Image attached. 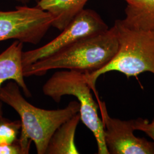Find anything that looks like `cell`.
Listing matches in <instances>:
<instances>
[{
    "instance_id": "obj_2",
    "label": "cell",
    "mask_w": 154,
    "mask_h": 154,
    "mask_svg": "<svg viewBox=\"0 0 154 154\" xmlns=\"http://www.w3.org/2000/svg\"><path fill=\"white\" fill-rule=\"evenodd\" d=\"M0 100L9 105L21 118V128L18 142L23 154L29 153L33 142L38 154H45L50 138L62 124L79 112L80 104L70 102L62 109L45 110L29 103L22 96L20 88L11 81L0 88Z\"/></svg>"
},
{
    "instance_id": "obj_9",
    "label": "cell",
    "mask_w": 154,
    "mask_h": 154,
    "mask_svg": "<svg viewBox=\"0 0 154 154\" xmlns=\"http://www.w3.org/2000/svg\"><path fill=\"white\" fill-rule=\"evenodd\" d=\"M88 0H38L37 7L53 17L52 26L62 31L84 9Z\"/></svg>"
},
{
    "instance_id": "obj_6",
    "label": "cell",
    "mask_w": 154,
    "mask_h": 154,
    "mask_svg": "<svg viewBox=\"0 0 154 154\" xmlns=\"http://www.w3.org/2000/svg\"><path fill=\"white\" fill-rule=\"evenodd\" d=\"M109 29L107 24L96 11L91 9H83L55 38L35 49L23 51V66H28L81 39L103 32Z\"/></svg>"
},
{
    "instance_id": "obj_8",
    "label": "cell",
    "mask_w": 154,
    "mask_h": 154,
    "mask_svg": "<svg viewBox=\"0 0 154 154\" xmlns=\"http://www.w3.org/2000/svg\"><path fill=\"white\" fill-rule=\"evenodd\" d=\"M23 43L16 40L0 54V88L7 81H13L22 89L26 97L32 96L25 81L22 53ZM2 102L0 100V115H3Z\"/></svg>"
},
{
    "instance_id": "obj_12",
    "label": "cell",
    "mask_w": 154,
    "mask_h": 154,
    "mask_svg": "<svg viewBox=\"0 0 154 154\" xmlns=\"http://www.w3.org/2000/svg\"><path fill=\"white\" fill-rule=\"evenodd\" d=\"M21 128L20 120L12 121L0 115V144L14 143Z\"/></svg>"
},
{
    "instance_id": "obj_11",
    "label": "cell",
    "mask_w": 154,
    "mask_h": 154,
    "mask_svg": "<svg viewBox=\"0 0 154 154\" xmlns=\"http://www.w3.org/2000/svg\"><path fill=\"white\" fill-rule=\"evenodd\" d=\"M81 121L79 113L62 124L50 138L45 154H78L75 143L77 127Z\"/></svg>"
},
{
    "instance_id": "obj_5",
    "label": "cell",
    "mask_w": 154,
    "mask_h": 154,
    "mask_svg": "<svg viewBox=\"0 0 154 154\" xmlns=\"http://www.w3.org/2000/svg\"><path fill=\"white\" fill-rule=\"evenodd\" d=\"M54 17L37 6H18L11 11L0 10V42L16 39L37 45L52 26Z\"/></svg>"
},
{
    "instance_id": "obj_7",
    "label": "cell",
    "mask_w": 154,
    "mask_h": 154,
    "mask_svg": "<svg viewBox=\"0 0 154 154\" xmlns=\"http://www.w3.org/2000/svg\"><path fill=\"white\" fill-rule=\"evenodd\" d=\"M104 127L105 144L109 154H154V143L134 135L135 119L111 118L105 102L95 95Z\"/></svg>"
},
{
    "instance_id": "obj_3",
    "label": "cell",
    "mask_w": 154,
    "mask_h": 154,
    "mask_svg": "<svg viewBox=\"0 0 154 154\" xmlns=\"http://www.w3.org/2000/svg\"><path fill=\"white\" fill-rule=\"evenodd\" d=\"M116 26L119 49L113 59L99 70L86 74V79L95 95L97 79L107 72H121L127 77L137 76L144 72L154 74V32L135 30L124 26L120 20Z\"/></svg>"
},
{
    "instance_id": "obj_13",
    "label": "cell",
    "mask_w": 154,
    "mask_h": 154,
    "mask_svg": "<svg viewBox=\"0 0 154 154\" xmlns=\"http://www.w3.org/2000/svg\"><path fill=\"white\" fill-rule=\"evenodd\" d=\"M134 127L135 130H139L145 132L154 141V119L152 122L149 123L147 119L139 118L135 119Z\"/></svg>"
},
{
    "instance_id": "obj_15",
    "label": "cell",
    "mask_w": 154,
    "mask_h": 154,
    "mask_svg": "<svg viewBox=\"0 0 154 154\" xmlns=\"http://www.w3.org/2000/svg\"><path fill=\"white\" fill-rule=\"evenodd\" d=\"M15 1H16L17 2H19V3H21L23 5H26L28 4V3L30 2L31 1H32L33 0H14ZM37 1H38V0H36Z\"/></svg>"
},
{
    "instance_id": "obj_1",
    "label": "cell",
    "mask_w": 154,
    "mask_h": 154,
    "mask_svg": "<svg viewBox=\"0 0 154 154\" xmlns=\"http://www.w3.org/2000/svg\"><path fill=\"white\" fill-rule=\"evenodd\" d=\"M119 49L116 26L102 33L81 39L43 59L23 67L25 77L42 76L54 69L75 70L86 74L107 65Z\"/></svg>"
},
{
    "instance_id": "obj_10",
    "label": "cell",
    "mask_w": 154,
    "mask_h": 154,
    "mask_svg": "<svg viewBox=\"0 0 154 154\" xmlns=\"http://www.w3.org/2000/svg\"><path fill=\"white\" fill-rule=\"evenodd\" d=\"M124 1L127 6L122 24L132 29L154 32V0Z\"/></svg>"
},
{
    "instance_id": "obj_14",
    "label": "cell",
    "mask_w": 154,
    "mask_h": 154,
    "mask_svg": "<svg viewBox=\"0 0 154 154\" xmlns=\"http://www.w3.org/2000/svg\"><path fill=\"white\" fill-rule=\"evenodd\" d=\"M0 154H23L18 139L11 144H0Z\"/></svg>"
},
{
    "instance_id": "obj_4",
    "label": "cell",
    "mask_w": 154,
    "mask_h": 154,
    "mask_svg": "<svg viewBox=\"0 0 154 154\" xmlns=\"http://www.w3.org/2000/svg\"><path fill=\"white\" fill-rule=\"evenodd\" d=\"M91 90L86 73L70 70L55 72L42 87L43 93L57 103L65 95L77 98L80 104L81 121L93 132L98 154H109L105 144L103 125L98 113L99 106L94 99Z\"/></svg>"
}]
</instances>
